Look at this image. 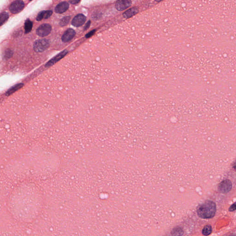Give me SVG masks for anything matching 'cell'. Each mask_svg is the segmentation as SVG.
<instances>
[{
    "mask_svg": "<svg viewBox=\"0 0 236 236\" xmlns=\"http://www.w3.org/2000/svg\"><path fill=\"white\" fill-rule=\"evenodd\" d=\"M24 7L25 3L22 1H16L12 3L10 6V11L13 14H16L21 12Z\"/></svg>",
    "mask_w": 236,
    "mask_h": 236,
    "instance_id": "obj_4",
    "label": "cell"
},
{
    "mask_svg": "<svg viewBox=\"0 0 236 236\" xmlns=\"http://www.w3.org/2000/svg\"><path fill=\"white\" fill-rule=\"evenodd\" d=\"M76 35V32L72 29H68L63 34L62 36V41L64 43L69 42Z\"/></svg>",
    "mask_w": 236,
    "mask_h": 236,
    "instance_id": "obj_8",
    "label": "cell"
},
{
    "mask_svg": "<svg viewBox=\"0 0 236 236\" xmlns=\"http://www.w3.org/2000/svg\"><path fill=\"white\" fill-rule=\"evenodd\" d=\"M23 86V84L21 83H19V84H16V85H14V86H13L12 88H11L10 90H9L8 91H7V93H6V95H10L12 94L14 92L17 91V90H19L20 88H21V87H22Z\"/></svg>",
    "mask_w": 236,
    "mask_h": 236,
    "instance_id": "obj_13",
    "label": "cell"
},
{
    "mask_svg": "<svg viewBox=\"0 0 236 236\" xmlns=\"http://www.w3.org/2000/svg\"><path fill=\"white\" fill-rule=\"evenodd\" d=\"M95 32H96V29H94V30L91 31V32H89L88 34H87L85 35V37H86V38H87L91 37L94 34V33H95Z\"/></svg>",
    "mask_w": 236,
    "mask_h": 236,
    "instance_id": "obj_19",
    "label": "cell"
},
{
    "mask_svg": "<svg viewBox=\"0 0 236 236\" xmlns=\"http://www.w3.org/2000/svg\"><path fill=\"white\" fill-rule=\"evenodd\" d=\"M69 4L67 2H62L59 3L55 8V12L57 14H62L68 10Z\"/></svg>",
    "mask_w": 236,
    "mask_h": 236,
    "instance_id": "obj_10",
    "label": "cell"
},
{
    "mask_svg": "<svg viewBox=\"0 0 236 236\" xmlns=\"http://www.w3.org/2000/svg\"><path fill=\"white\" fill-rule=\"evenodd\" d=\"M33 23L30 20L28 19L25 21V33L27 34L30 33L33 28Z\"/></svg>",
    "mask_w": 236,
    "mask_h": 236,
    "instance_id": "obj_14",
    "label": "cell"
},
{
    "mask_svg": "<svg viewBox=\"0 0 236 236\" xmlns=\"http://www.w3.org/2000/svg\"><path fill=\"white\" fill-rule=\"evenodd\" d=\"M52 27L48 24H44L40 25L36 30V33L37 35L41 37L47 36L51 32Z\"/></svg>",
    "mask_w": 236,
    "mask_h": 236,
    "instance_id": "obj_3",
    "label": "cell"
},
{
    "mask_svg": "<svg viewBox=\"0 0 236 236\" xmlns=\"http://www.w3.org/2000/svg\"><path fill=\"white\" fill-rule=\"evenodd\" d=\"M91 21H88L87 22V23L85 24V26H84V28H83V30H84V31H86L87 29H89V27H90V25H91Z\"/></svg>",
    "mask_w": 236,
    "mask_h": 236,
    "instance_id": "obj_21",
    "label": "cell"
},
{
    "mask_svg": "<svg viewBox=\"0 0 236 236\" xmlns=\"http://www.w3.org/2000/svg\"><path fill=\"white\" fill-rule=\"evenodd\" d=\"M216 212V206L213 201L207 200L198 207L197 213L200 218H212Z\"/></svg>",
    "mask_w": 236,
    "mask_h": 236,
    "instance_id": "obj_1",
    "label": "cell"
},
{
    "mask_svg": "<svg viewBox=\"0 0 236 236\" xmlns=\"http://www.w3.org/2000/svg\"><path fill=\"white\" fill-rule=\"evenodd\" d=\"M233 168L236 171V161H234L233 164Z\"/></svg>",
    "mask_w": 236,
    "mask_h": 236,
    "instance_id": "obj_23",
    "label": "cell"
},
{
    "mask_svg": "<svg viewBox=\"0 0 236 236\" xmlns=\"http://www.w3.org/2000/svg\"><path fill=\"white\" fill-rule=\"evenodd\" d=\"M67 53H68V51L66 50H64V51L60 52V54L57 55L56 56L54 57L52 59L50 60L49 61H48V62L46 64L45 67H49L54 65L56 62H57L59 60L61 59L63 57L67 55Z\"/></svg>",
    "mask_w": 236,
    "mask_h": 236,
    "instance_id": "obj_9",
    "label": "cell"
},
{
    "mask_svg": "<svg viewBox=\"0 0 236 236\" xmlns=\"http://www.w3.org/2000/svg\"><path fill=\"white\" fill-rule=\"evenodd\" d=\"M49 41L47 39H39L34 43L33 49L36 52H44L49 48Z\"/></svg>",
    "mask_w": 236,
    "mask_h": 236,
    "instance_id": "obj_2",
    "label": "cell"
},
{
    "mask_svg": "<svg viewBox=\"0 0 236 236\" xmlns=\"http://www.w3.org/2000/svg\"><path fill=\"white\" fill-rule=\"evenodd\" d=\"M80 2V1H76V0L75 1H69L70 3L72 4H78Z\"/></svg>",
    "mask_w": 236,
    "mask_h": 236,
    "instance_id": "obj_22",
    "label": "cell"
},
{
    "mask_svg": "<svg viewBox=\"0 0 236 236\" xmlns=\"http://www.w3.org/2000/svg\"><path fill=\"white\" fill-rule=\"evenodd\" d=\"M139 11V9L137 7H133L129 10H127L124 13L123 15L126 19H129L131 18L134 15L137 14Z\"/></svg>",
    "mask_w": 236,
    "mask_h": 236,
    "instance_id": "obj_11",
    "label": "cell"
},
{
    "mask_svg": "<svg viewBox=\"0 0 236 236\" xmlns=\"http://www.w3.org/2000/svg\"><path fill=\"white\" fill-rule=\"evenodd\" d=\"M70 19V16H68L64 17V18H62L60 20V25L61 26H66L69 22Z\"/></svg>",
    "mask_w": 236,
    "mask_h": 236,
    "instance_id": "obj_18",
    "label": "cell"
},
{
    "mask_svg": "<svg viewBox=\"0 0 236 236\" xmlns=\"http://www.w3.org/2000/svg\"><path fill=\"white\" fill-rule=\"evenodd\" d=\"M132 2L130 0H119L116 2L115 7L117 10L122 11L130 7Z\"/></svg>",
    "mask_w": 236,
    "mask_h": 236,
    "instance_id": "obj_6",
    "label": "cell"
},
{
    "mask_svg": "<svg viewBox=\"0 0 236 236\" xmlns=\"http://www.w3.org/2000/svg\"><path fill=\"white\" fill-rule=\"evenodd\" d=\"M236 210V202L234 203H233L231 206L229 208V210L230 212H232V211H235Z\"/></svg>",
    "mask_w": 236,
    "mask_h": 236,
    "instance_id": "obj_20",
    "label": "cell"
},
{
    "mask_svg": "<svg viewBox=\"0 0 236 236\" xmlns=\"http://www.w3.org/2000/svg\"><path fill=\"white\" fill-rule=\"evenodd\" d=\"M171 234L172 236H182L183 234V231L181 228L177 227L172 229Z\"/></svg>",
    "mask_w": 236,
    "mask_h": 236,
    "instance_id": "obj_15",
    "label": "cell"
},
{
    "mask_svg": "<svg viewBox=\"0 0 236 236\" xmlns=\"http://www.w3.org/2000/svg\"><path fill=\"white\" fill-rule=\"evenodd\" d=\"M9 16L8 14L6 12H3L1 14V26H2L6 21L9 19Z\"/></svg>",
    "mask_w": 236,
    "mask_h": 236,
    "instance_id": "obj_17",
    "label": "cell"
},
{
    "mask_svg": "<svg viewBox=\"0 0 236 236\" xmlns=\"http://www.w3.org/2000/svg\"><path fill=\"white\" fill-rule=\"evenodd\" d=\"M53 12L51 10L42 11L38 14L37 17V21H41L43 18L45 19H48L52 15Z\"/></svg>",
    "mask_w": 236,
    "mask_h": 236,
    "instance_id": "obj_12",
    "label": "cell"
},
{
    "mask_svg": "<svg viewBox=\"0 0 236 236\" xmlns=\"http://www.w3.org/2000/svg\"><path fill=\"white\" fill-rule=\"evenodd\" d=\"M202 232H203V235H204V236H208L212 232V227L210 225H206L204 227Z\"/></svg>",
    "mask_w": 236,
    "mask_h": 236,
    "instance_id": "obj_16",
    "label": "cell"
},
{
    "mask_svg": "<svg viewBox=\"0 0 236 236\" xmlns=\"http://www.w3.org/2000/svg\"><path fill=\"white\" fill-rule=\"evenodd\" d=\"M86 20V17L84 15L79 14L73 18L72 24L75 27H79L84 24Z\"/></svg>",
    "mask_w": 236,
    "mask_h": 236,
    "instance_id": "obj_7",
    "label": "cell"
},
{
    "mask_svg": "<svg viewBox=\"0 0 236 236\" xmlns=\"http://www.w3.org/2000/svg\"><path fill=\"white\" fill-rule=\"evenodd\" d=\"M229 236H236V235H234V234H232V235H230Z\"/></svg>",
    "mask_w": 236,
    "mask_h": 236,
    "instance_id": "obj_24",
    "label": "cell"
},
{
    "mask_svg": "<svg viewBox=\"0 0 236 236\" xmlns=\"http://www.w3.org/2000/svg\"><path fill=\"white\" fill-rule=\"evenodd\" d=\"M232 188V183L229 180H226L221 182L218 185L219 191L223 194L229 192Z\"/></svg>",
    "mask_w": 236,
    "mask_h": 236,
    "instance_id": "obj_5",
    "label": "cell"
}]
</instances>
